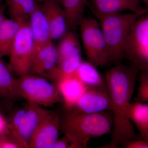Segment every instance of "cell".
<instances>
[{"mask_svg": "<svg viewBox=\"0 0 148 148\" xmlns=\"http://www.w3.org/2000/svg\"><path fill=\"white\" fill-rule=\"evenodd\" d=\"M139 70L135 66L116 64L106 74L105 80L110 97L112 127L110 142L103 148H115L140 138L128 116V110Z\"/></svg>", "mask_w": 148, "mask_h": 148, "instance_id": "1", "label": "cell"}, {"mask_svg": "<svg viewBox=\"0 0 148 148\" xmlns=\"http://www.w3.org/2000/svg\"><path fill=\"white\" fill-rule=\"evenodd\" d=\"M60 116V131L80 148L87 147L90 139L108 134L113 123L112 111L87 113L71 108Z\"/></svg>", "mask_w": 148, "mask_h": 148, "instance_id": "2", "label": "cell"}, {"mask_svg": "<svg viewBox=\"0 0 148 148\" xmlns=\"http://www.w3.org/2000/svg\"><path fill=\"white\" fill-rule=\"evenodd\" d=\"M147 12L93 14L98 21L108 48L110 62L121 63L124 58L125 43L132 25L137 18Z\"/></svg>", "mask_w": 148, "mask_h": 148, "instance_id": "3", "label": "cell"}, {"mask_svg": "<svg viewBox=\"0 0 148 148\" xmlns=\"http://www.w3.org/2000/svg\"><path fill=\"white\" fill-rule=\"evenodd\" d=\"M15 91L16 97L45 108L63 102L55 84L36 75L27 74L16 77Z\"/></svg>", "mask_w": 148, "mask_h": 148, "instance_id": "4", "label": "cell"}, {"mask_svg": "<svg viewBox=\"0 0 148 148\" xmlns=\"http://www.w3.org/2000/svg\"><path fill=\"white\" fill-rule=\"evenodd\" d=\"M79 27L87 61L96 67L110 63L108 48L97 19L84 17Z\"/></svg>", "mask_w": 148, "mask_h": 148, "instance_id": "5", "label": "cell"}, {"mask_svg": "<svg viewBox=\"0 0 148 148\" xmlns=\"http://www.w3.org/2000/svg\"><path fill=\"white\" fill-rule=\"evenodd\" d=\"M124 58L141 71L148 68V16L137 18L127 36L124 46Z\"/></svg>", "mask_w": 148, "mask_h": 148, "instance_id": "6", "label": "cell"}, {"mask_svg": "<svg viewBox=\"0 0 148 148\" xmlns=\"http://www.w3.org/2000/svg\"><path fill=\"white\" fill-rule=\"evenodd\" d=\"M35 53L34 43L28 21H22L9 56V65L14 75L29 74Z\"/></svg>", "mask_w": 148, "mask_h": 148, "instance_id": "7", "label": "cell"}, {"mask_svg": "<svg viewBox=\"0 0 148 148\" xmlns=\"http://www.w3.org/2000/svg\"><path fill=\"white\" fill-rule=\"evenodd\" d=\"M56 49L58 61L50 77L54 83L65 76L74 73L83 61L79 39L74 31L66 32Z\"/></svg>", "mask_w": 148, "mask_h": 148, "instance_id": "8", "label": "cell"}, {"mask_svg": "<svg viewBox=\"0 0 148 148\" xmlns=\"http://www.w3.org/2000/svg\"><path fill=\"white\" fill-rule=\"evenodd\" d=\"M45 108L32 102L27 103L14 111L10 115L8 129L17 135L26 143L29 144L34 132L43 115Z\"/></svg>", "mask_w": 148, "mask_h": 148, "instance_id": "9", "label": "cell"}, {"mask_svg": "<svg viewBox=\"0 0 148 148\" xmlns=\"http://www.w3.org/2000/svg\"><path fill=\"white\" fill-rule=\"evenodd\" d=\"M60 116L56 112L46 108L43 115L32 135L29 148H52L58 140Z\"/></svg>", "mask_w": 148, "mask_h": 148, "instance_id": "10", "label": "cell"}, {"mask_svg": "<svg viewBox=\"0 0 148 148\" xmlns=\"http://www.w3.org/2000/svg\"><path fill=\"white\" fill-rule=\"evenodd\" d=\"M72 108L87 113L112 110V103L107 85L86 87L81 97Z\"/></svg>", "mask_w": 148, "mask_h": 148, "instance_id": "11", "label": "cell"}, {"mask_svg": "<svg viewBox=\"0 0 148 148\" xmlns=\"http://www.w3.org/2000/svg\"><path fill=\"white\" fill-rule=\"evenodd\" d=\"M57 61V49L51 42L36 51L29 74L48 79L56 67Z\"/></svg>", "mask_w": 148, "mask_h": 148, "instance_id": "12", "label": "cell"}, {"mask_svg": "<svg viewBox=\"0 0 148 148\" xmlns=\"http://www.w3.org/2000/svg\"><path fill=\"white\" fill-rule=\"evenodd\" d=\"M60 5L56 0H46L40 5L49 26L52 40L61 38L67 32L66 14Z\"/></svg>", "mask_w": 148, "mask_h": 148, "instance_id": "13", "label": "cell"}, {"mask_svg": "<svg viewBox=\"0 0 148 148\" xmlns=\"http://www.w3.org/2000/svg\"><path fill=\"white\" fill-rule=\"evenodd\" d=\"M140 0H88L87 6L92 13L101 14L122 13L124 11L132 12L147 11L142 8Z\"/></svg>", "mask_w": 148, "mask_h": 148, "instance_id": "14", "label": "cell"}, {"mask_svg": "<svg viewBox=\"0 0 148 148\" xmlns=\"http://www.w3.org/2000/svg\"><path fill=\"white\" fill-rule=\"evenodd\" d=\"M64 102V108H71L85 91L86 86L75 75L65 76L56 83Z\"/></svg>", "mask_w": 148, "mask_h": 148, "instance_id": "15", "label": "cell"}, {"mask_svg": "<svg viewBox=\"0 0 148 148\" xmlns=\"http://www.w3.org/2000/svg\"><path fill=\"white\" fill-rule=\"evenodd\" d=\"M28 23L34 40L35 51L52 42L49 26L40 5H38L29 18Z\"/></svg>", "mask_w": 148, "mask_h": 148, "instance_id": "16", "label": "cell"}, {"mask_svg": "<svg viewBox=\"0 0 148 148\" xmlns=\"http://www.w3.org/2000/svg\"><path fill=\"white\" fill-rule=\"evenodd\" d=\"M128 116L134 123L143 140L148 141V104L138 102L130 103Z\"/></svg>", "mask_w": 148, "mask_h": 148, "instance_id": "17", "label": "cell"}, {"mask_svg": "<svg viewBox=\"0 0 148 148\" xmlns=\"http://www.w3.org/2000/svg\"><path fill=\"white\" fill-rule=\"evenodd\" d=\"M88 1V0H62L61 5L66 14L68 29L74 31L79 26Z\"/></svg>", "mask_w": 148, "mask_h": 148, "instance_id": "18", "label": "cell"}, {"mask_svg": "<svg viewBox=\"0 0 148 148\" xmlns=\"http://www.w3.org/2000/svg\"><path fill=\"white\" fill-rule=\"evenodd\" d=\"M22 21L5 18L0 28V57L9 56Z\"/></svg>", "mask_w": 148, "mask_h": 148, "instance_id": "19", "label": "cell"}, {"mask_svg": "<svg viewBox=\"0 0 148 148\" xmlns=\"http://www.w3.org/2000/svg\"><path fill=\"white\" fill-rule=\"evenodd\" d=\"M10 18L16 21H28L38 5L35 0H5Z\"/></svg>", "mask_w": 148, "mask_h": 148, "instance_id": "20", "label": "cell"}, {"mask_svg": "<svg viewBox=\"0 0 148 148\" xmlns=\"http://www.w3.org/2000/svg\"><path fill=\"white\" fill-rule=\"evenodd\" d=\"M14 76L9 65L0 57V99L2 101H11L16 97Z\"/></svg>", "mask_w": 148, "mask_h": 148, "instance_id": "21", "label": "cell"}, {"mask_svg": "<svg viewBox=\"0 0 148 148\" xmlns=\"http://www.w3.org/2000/svg\"><path fill=\"white\" fill-rule=\"evenodd\" d=\"M75 75L86 87H99L106 85L105 79L96 67L88 61H82L75 72Z\"/></svg>", "mask_w": 148, "mask_h": 148, "instance_id": "22", "label": "cell"}, {"mask_svg": "<svg viewBox=\"0 0 148 148\" xmlns=\"http://www.w3.org/2000/svg\"><path fill=\"white\" fill-rule=\"evenodd\" d=\"M27 148L29 147L26 143L8 129L0 134V148Z\"/></svg>", "mask_w": 148, "mask_h": 148, "instance_id": "23", "label": "cell"}, {"mask_svg": "<svg viewBox=\"0 0 148 148\" xmlns=\"http://www.w3.org/2000/svg\"><path fill=\"white\" fill-rule=\"evenodd\" d=\"M138 92L135 101L141 103L148 102V68L141 71Z\"/></svg>", "mask_w": 148, "mask_h": 148, "instance_id": "24", "label": "cell"}, {"mask_svg": "<svg viewBox=\"0 0 148 148\" xmlns=\"http://www.w3.org/2000/svg\"><path fill=\"white\" fill-rule=\"evenodd\" d=\"M52 148H80L79 146L70 139L64 135L61 139L56 140Z\"/></svg>", "mask_w": 148, "mask_h": 148, "instance_id": "25", "label": "cell"}, {"mask_svg": "<svg viewBox=\"0 0 148 148\" xmlns=\"http://www.w3.org/2000/svg\"><path fill=\"white\" fill-rule=\"evenodd\" d=\"M122 147L125 148H148V141L140 138L126 142Z\"/></svg>", "mask_w": 148, "mask_h": 148, "instance_id": "26", "label": "cell"}, {"mask_svg": "<svg viewBox=\"0 0 148 148\" xmlns=\"http://www.w3.org/2000/svg\"><path fill=\"white\" fill-rule=\"evenodd\" d=\"M8 127V123L7 120L3 116L0 112V134L5 132Z\"/></svg>", "mask_w": 148, "mask_h": 148, "instance_id": "27", "label": "cell"}, {"mask_svg": "<svg viewBox=\"0 0 148 148\" xmlns=\"http://www.w3.org/2000/svg\"><path fill=\"white\" fill-rule=\"evenodd\" d=\"M6 8V6L5 4H2V3H0V28L3 21L5 18L4 16V12Z\"/></svg>", "mask_w": 148, "mask_h": 148, "instance_id": "28", "label": "cell"}, {"mask_svg": "<svg viewBox=\"0 0 148 148\" xmlns=\"http://www.w3.org/2000/svg\"><path fill=\"white\" fill-rule=\"evenodd\" d=\"M2 100L0 99V112H1V110H2L3 108V103H2L1 101Z\"/></svg>", "mask_w": 148, "mask_h": 148, "instance_id": "29", "label": "cell"}, {"mask_svg": "<svg viewBox=\"0 0 148 148\" xmlns=\"http://www.w3.org/2000/svg\"><path fill=\"white\" fill-rule=\"evenodd\" d=\"M141 1L143 2L146 5H148V0H140Z\"/></svg>", "mask_w": 148, "mask_h": 148, "instance_id": "30", "label": "cell"}, {"mask_svg": "<svg viewBox=\"0 0 148 148\" xmlns=\"http://www.w3.org/2000/svg\"><path fill=\"white\" fill-rule=\"evenodd\" d=\"M36 2H40L42 3L45 1L46 0H35Z\"/></svg>", "mask_w": 148, "mask_h": 148, "instance_id": "31", "label": "cell"}, {"mask_svg": "<svg viewBox=\"0 0 148 148\" xmlns=\"http://www.w3.org/2000/svg\"><path fill=\"white\" fill-rule=\"evenodd\" d=\"M56 1L58 3H59L60 5H61V3H62V0H56Z\"/></svg>", "mask_w": 148, "mask_h": 148, "instance_id": "32", "label": "cell"}, {"mask_svg": "<svg viewBox=\"0 0 148 148\" xmlns=\"http://www.w3.org/2000/svg\"><path fill=\"white\" fill-rule=\"evenodd\" d=\"M3 0H0V3H2V1Z\"/></svg>", "mask_w": 148, "mask_h": 148, "instance_id": "33", "label": "cell"}]
</instances>
